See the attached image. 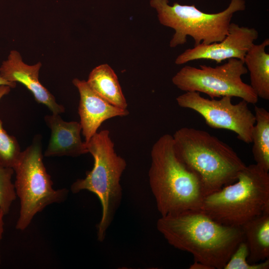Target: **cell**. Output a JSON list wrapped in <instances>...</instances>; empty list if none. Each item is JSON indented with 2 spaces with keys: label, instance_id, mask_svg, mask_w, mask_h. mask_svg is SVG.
Returning a JSON list of instances; mask_svg holds the SVG:
<instances>
[{
  "label": "cell",
  "instance_id": "ba28073f",
  "mask_svg": "<svg viewBox=\"0 0 269 269\" xmlns=\"http://www.w3.org/2000/svg\"><path fill=\"white\" fill-rule=\"evenodd\" d=\"M248 72L243 61L231 58L215 67L205 65H199V68L185 66L172 77V82L185 92L203 93L211 99L235 97L256 104L258 97L250 85L242 79Z\"/></svg>",
  "mask_w": 269,
  "mask_h": 269
},
{
  "label": "cell",
  "instance_id": "e0dca14e",
  "mask_svg": "<svg viewBox=\"0 0 269 269\" xmlns=\"http://www.w3.org/2000/svg\"><path fill=\"white\" fill-rule=\"evenodd\" d=\"M255 124L252 133V153L256 164L269 171V112L255 106Z\"/></svg>",
  "mask_w": 269,
  "mask_h": 269
},
{
  "label": "cell",
  "instance_id": "5bb4252c",
  "mask_svg": "<svg viewBox=\"0 0 269 269\" xmlns=\"http://www.w3.org/2000/svg\"><path fill=\"white\" fill-rule=\"evenodd\" d=\"M269 45V38L260 44H254L244 59L250 72V86L259 98L266 100H269V54L265 49Z\"/></svg>",
  "mask_w": 269,
  "mask_h": 269
},
{
  "label": "cell",
  "instance_id": "3957f363",
  "mask_svg": "<svg viewBox=\"0 0 269 269\" xmlns=\"http://www.w3.org/2000/svg\"><path fill=\"white\" fill-rule=\"evenodd\" d=\"M172 137L178 156L199 176L206 195L235 182L246 166L231 146L204 130L183 127Z\"/></svg>",
  "mask_w": 269,
  "mask_h": 269
},
{
  "label": "cell",
  "instance_id": "2e32d148",
  "mask_svg": "<svg viewBox=\"0 0 269 269\" xmlns=\"http://www.w3.org/2000/svg\"><path fill=\"white\" fill-rule=\"evenodd\" d=\"M86 82L91 89L104 100L116 107L127 109L128 103L118 77L108 64L95 67Z\"/></svg>",
  "mask_w": 269,
  "mask_h": 269
},
{
  "label": "cell",
  "instance_id": "7c38bea8",
  "mask_svg": "<svg viewBox=\"0 0 269 269\" xmlns=\"http://www.w3.org/2000/svg\"><path fill=\"white\" fill-rule=\"evenodd\" d=\"M72 83L80 95L78 114L86 143L98 132L105 121L129 114L128 109L116 107L98 95L89 86L86 81L74 78Z\"/></svg>",
  "mask_w": 269,
  "mask_h": 269
},
{
  "label": "cell",
  "instance_id": "30bf717a",
  "mask_svg": "<svg viewBox=\"0 0 269 269\" xmlns=\"http://www.w3.org/2000/svg\"><path fill=\"white\" fill-rule=\"evenodd\" d=\"M258 37L259 33L255 28L231 22L228 33L223 40L187 49L177 57L175 63L182 65L200 59L211 60L220 63L231 58L244 61L246 53Z\"/></svg>",
  "mask_w": 269,
  "mask_h": 269
},
{
  "label": "cell",
  "instance_id": "6da1fadb",
  "mask_svg": "<svg viewBox=\"0 0 269 269\" xmlns=\"http://www.w3.org/2000/svg\"><path fill=\"white\" fill-rule=\"evenodd\" d=\"M156 228L169 245L190 253L194 261L212 269H223L244 240L241 227L219 224L200 210L160 216Z\"/></svg>",
  "mask_w": 269,
  "mask_h": 269
},
{
  "label": "cell",
  "instance_id": "d6986e66",
  "mask_svg": "<svg viewBox=\"0 0 269 269\" xmlns=\"http://www.w3.org/2000/svg\"><path fill=\"white\" fill-rule=\"evenodd\" d=\"M13 173L12 168L0 163V209L5 215L9 212L16 198L14 183L12 181Z\"/></svg>",
  "mask_w": 269,
  "mask_h": 269
},
{
  "label": "cell",
  "instance_id": "9c48e42d",
  "mask_svg": "<svg viewBox=\"0 0 269 269\" xmlns=\"http://www.w3.org/2000/svg\"><path fill=\"white\" fill-rule=\"evenodd\" d=\"M232 98L222 97L219 100L203 97L197 92H186L176 98L182 108L191 109L200 114L206 124L214 129H226L236 134L239 139L249 144L256 119L246 101L233 104Z\"/></svg>",
  "mask_w": 269,
  "mask_h": 269
},
{
  "label": "cell",
  "instance_id": "603a6c76",
  "mask_svg": "<svg viewBox=\"0 0 269 269\" xmlns=\"http://www.w3.org/2000/svg\"><path fill=\"white\" fill-rule=\"evenodd\" d=\"M1 85H6L13 88L16 87V83L8 82L0 76V86Z\"/></svg>",
  "mask_w": 269,
  "mask_h": 269
},
{
  "label": "cell",
  "instance_id": "ac0fdd59",
  "mask_svg": "<svg viewBox=\"0 0 269 269\" xmlns=\"http://www.w3.org/2000/svg\"><path fill=\"white\" fill-rule=\"evenodd\" d=\"M11 89L8 86H0V101L10 92ZM21 151L16 138L6 132L0 120V163L5 166L13 168Z\"/></svg>",
  "mask_w": 269,
  "mask_h": 269
},
{
  "label": "cell",
  "instance_id": "277c9868",
  "mask_svg": "<svg viewBox=\"0 0 269 269\" xmlns=\"http://www.w3.org/2000/svg\"><path fill=\"white\" fill-rule=\"evenodd\" d=\"M86 143L88 153L93 157L94 165L84 178L72 183L71 191L77 193L87 190L99 199L102 215L97 225V236L98 240L103 242L121 202L123 189L120 181L127 162L116 153L108 130L97 132Z\"/></svg>",
  "mask_w": 269,
  "mask_h": 269
},
{
  "label": "cell",
  "instance_id": "52a82bcc",
  "mask_svg": "<svg viewBox=\"0 0 269 269\" xmlns=\"http://www.w3.org/2000/svg\"><path fill=\"white\" fill-rule=\"evenodd\" d=\"M16 197L20 211L15 228L23 231L34 216L46 207L64 201L68 194L65 188L54 189L50 175L43 161L41 137L37 135L24 150L13 167Z\"/></svg>",
  "mask_w": 269,
  "mask_h": 269
},
{
  "label": "cell",
  "instance_id": "5b68a950",
  "mask_svg": "<svg viewBox=\"0 0 269 269\" xmlns=\"http://www.w3.org/2000/svg\"><path fill=\"white\" fill-rule=\"evenodd\" d=\"M200 210L219 224L237 227L269 211V172L256 164L246 166L235 182L206 195Z\"/></svg>",
  "mask_w": 269,
  "mask_h": 269
},
{
  "label": "cell",
  "instance_id": "9a60e30c",
  "mask_svg": "<svg viewBox=\"0 0 269 269\" xmlns=\"http://www.w3.org/2000/svg\"><path fill=\"white\" fill-rule=\"evenodd\" d=\"M249 252L251 264L269 259V211L241 226Z\"/></svg>",
  "mask_w": 269,
  "mask_h": 269
},
{
  "label": "cell",
  "instance_id": "7a4b0ae2",
  "mask_svg": "<svg viewBox=\"0 0 269 269\" xmlns=\"http://www.w3.org/2000/svg\"><path fill=\"white\" fill-rule=\"evenodd\" d=\"M150 156L149 184L161 216L200 210L206 195L202 183L178 156L172 135L161 136L153 145Z\"/></svg>",
  "mask_w": 269,
  "mask_h": 269
},
{
  "label": "cell",
  "instance_id": "44dd1931",
  "mask_svg": "<svg viewBox=\"0 0 269 269\" xmlns=\"http://www.w3.org/2000/svg\"><path fill=\"white\" fill-rule=\"evenodd\" d=\"M189 269H212L209 266L202 264L201 263L194 261V263L192 264Z\"/></svg>",
  "mask_w": 269,
  "mask_h": 269
},
{
  "label": "cell",
  "instance_id": "8992f818",
  "mask_svg": "<svg viewBox=\"0 0 269 269\" xmlns=\"http://www.w3.org/2000/svg\"><path fill=\"white\" fill-rule=\"evenodd\" d=\"M149 4L159 23L174 30L169 43L171 48L185 44L187 36L193 39L194 46L221 41L228 33L234 14L246 8L245 0H231L225 9L214 13L203 12L194 5H170L169 0H150Z\"/></svg>",
  "mask_w": 269,
  "mask_h": 269
},
{
  "label": "cell",
  "instance_id": "7402d4cb",
  "mask_svg": "<svg viewBox=\"0 0 269 269\" xmlns=\"http://www.w3.org/2000/svg\"><path fill=\"white\" fill-rule=\"evenodd\" d=\"M5 215L2 210L0 209V243L2 239V234L3 233V217Z\"/></svg>",
  "mask_w": 269,
  "mask_h": 269
},
{
  "label": "cell",
  "instance_id": "8fae6325",
  "mask_svg": "<svg viewBox=\"0 0 269 269\" xmlns=\"http://www.w3.org/2000/svg\"><path fill=\"white\" fill-rule=\"evenodd\" d=\"M41 66L40 62L31 65L25 63L20 53L12 50L1 63L0 76L8 82L22 84L32 94L37 103L45 105L52 114L63 113L64 106L57 103L54 96L39 80Z\"/></svg>",
  "mask_w": 269,
  "mask_h": 269
},
{
  "label": "cell",
  "instance_id": "ffe728a7",
  "mask_svg": "<svg viewBox=\"0 0 269 269\" xmlns=\"http://www.w3.org/2000/svg\"><path fill=\"white\" fill-rule=\"evenodd\" d=\"M249 249L246 241L241 242L232 253L223 269H269V259L251 264L248 262Z\"/></svg>",
  "mask_w": 269,
  "mask_h": 269
},
{
  "label": "cell",
  "instance_id": "4fadbf2b",
  "mask_svg": "<svg viewBox=\"0 0 269 269\" xmlns=\"http://www.w3.org/2000/svg\"><path fill=\"white\" fill-rule=\"evenodd\" d=\"M60 114L46 115L44 120L51 130L46 156H78L88 153L86 143L82 140L80 122L64 121Z\"/></svg>",
  "mask_w": 269,
  "mask_h": 269
}]
</instances>
